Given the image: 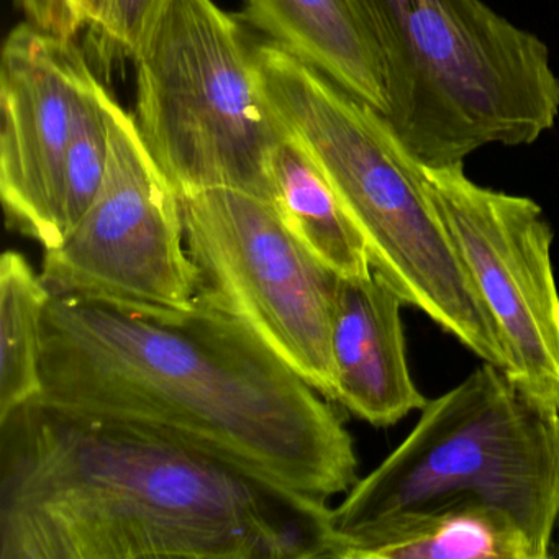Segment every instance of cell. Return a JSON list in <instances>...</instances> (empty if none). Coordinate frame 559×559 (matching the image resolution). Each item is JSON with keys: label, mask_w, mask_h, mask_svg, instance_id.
Segmentation results:
<instances>
[{"label": "cell", "mask_w": 559, "mask_h": 559, "mask_svg": "<svg viewBox=\"0 0 559 559\" xmlns=\"http://www.w3.org/2000/svg\"><path fill=\"white\" fill-rule=\"evenodd\" d=\"M336 558L326 499L37 399L0 418V559Z\"/></svg>", "instance_id": "6da1fadb"}, {"label": "cell", "mask_w": 559, "mask_h": 559, "mask_svg": "<svg viewBox=\"0 0 559 559\" xmlns=\"http://www.w3.org/2000/svg\"><path fill=\"white\" fill-rule=\"evenodd\" d=\"M44 391L329 500L358 483L355 440L323 397L207 294L185 309L51 299Z\"/></svg>", "instance_id": "7a4b0ae2"}, {"label": "cell", "mask_w": 559, "mask_h": 559, "mask_svg": "<svg viewBox=\"0 0 559 559\" xmlns=\"http://www.w3.org/2000/svg\"><path fill=\"white\" fill-rule=\"evenodd\" d=\"M261 83L287 136L322 169L365 238L372 271L484 362L509 365L499 330L402 145L378 110L273 41Z\"/></svg>", "instance_id": "3957f363"}, {"label": "cell", "mask_w": 559, "mask_h": 559, "mask_svg": "<svg viewBox=\"0 0 559 559\" xmlns=\"http://www.w3.org/2000/svg\"><path fill=\"white\" fill-rule=\"evenodd\" d=\"M384 58L388 122L425 165L530 146L559 119L548 45L484 0H356Z\"/></svg>", "instance_id": "277c9868"}, {"label": "cell", "mask_w": 559, "mask_h": 559, "mask_svg": "<svg viewBox=\"0 0 559 559\" xmlns=\"http://www.w3.org/2000/svg\"><path fill=\"white\" fill-rule=\"evenodd\" d=\"M474 499L506 510L552 558L559 523V412L530 401L490 362L427 401L411 433L333 509L346 539L408 512Z\"/></svg>", "instance_id": "5b68a950"}, {"label": "cell", "mask_w": 559, "mask_h": 559, "mask_svg": "<svg viewBox=\"0 0 559 559\" xmlns=\"http://www.w3.org/2000/svg\"><path fill=\"white\" fill-rule=\"evenodd\" d=\"M135 64L133 117L179 198L224 188L273 202L286 133L240 21L214 0H175Z\"/></svg>", "instance_id": "8992f818"}, {"label": "cell", "mask_w": 559, "mask_h": 559, "mask_svg": "<svg viewBox=\"0 0 559 559\" xmlns=\"http://www.w3.org/2000/svg\"><path fill=\"white\" fill-rule=\"evenodd\" d=\"M198 290L238 317L316 391L335 402L332 333L340 276L260 195L211 189L181 199Z\"/></svg>", "instance_id": "52a82bcc"}, {"label": "cell", "mask_w": 559, "mask_h": 559, "mask_svg": "<svg viewBox=\"0 0 559 559\" xmlns=\"http://www.w3.org/2000/svg\"><path fill=\"white\" fill-rule=\"evenodd\" d=\"M109 126L99 194L63 243L45 250L41 281L53 299L185 309L198 296V273L186 248L181 198L135 117L114 97Z\"/></svg>", "instance_id": "ba28073f"}, {"label": "cell", "mask_w": 559, "mask_h": 559, "mask_svg": "<svg viewBox=\"0 0 559 559\" xmlns=\"http://www.w3.org/2000/svg\"><path fill=\"white\" fill-rule=\"evenodd\" d=\"M414 169L506 346V376L559 412V290L555 231L542 205L477 185L464 163Z\"/></svg>", "instance_id": "9c48e42d"}, {"label": "cell", "mask_w": 559, "mask_h": 559, "mask_svg": "<svg viewBox=\"0 0 559 559\" xmlns=\"http://www.w3.org/2000/svg\"><path fill=\"white\" fill-rule=\"evenodd\" d=\"M94 76L73 38L31 22L0 60V199L9 228L45 250L63 243L64 173L78 103Z\"/></svg>", "instance_id": "30bf717a"}, {"label": "cell", "mask_w": 559, "mask_h": 559, "mask_svg": "<svg viewBox=\"0 0 559 559\" xmlns=\"http://www.w3.org/2000/svg\"><path fill=\"white\" fill-rule=\"evenodd\" d=\"M402 307L401 296L374 271L340 277L332 333L335 404L376 428L394 427L427 404L408 368Z\"/></svg>", "instance_id": "8fae6325"}, {"label": "cell", "mask_w": 559, "mask_h": 559, "mask_svg": "<svg viewBox=\"0 0 559 559\" xmlns=\"http://www.w3.org/2000/svg\"><path fill=\"white\" fill-rule=\"evenodd\" d=\"M241 21L388 119V71L356 0H245Z\"/></svg>", "instance_id": "7c38bea8"}, {"label": "cell", "mask_w": 559, "mask_h": 559, "mask_svg": "<svg viewBox=\"0 0 559 559\" xmlns=\"http://www.w3.org/2000/svg\"><path fill=\"white\" fill-rule=\"evenodd\" d=\"M338 559H538L512 515L463 499L378 523L340 548Z\"/></svg>", "instance_id": "4fadbf2b"}, {"label": "cell", "mask_w": 559, "mask_h": 559, "mask_svg": "<svg viewBox=\"0 0 559 559\" xmlns=\"http://www.w3.org/2000/svg\"><path fill=\"white\" fill-rule=\"evenodd\" d=\"M271 179L281 217L326 267L340 277L371 276L365 238L322 169L290 136L274 153Z\"/></svg>", "instance_id": "5bb4252c"}, {"label": "cell", "mask_w": 559, "mask_h": 559, "mask_svg": "<svg viewBox=\"0 0 559 559\" xmlns=\"http://www.w3.org/2000/svg\"><path fill=\"white\" fill-rule=\"evenodd\" d=\"M50 290L27 258H0V418L37 401L44 391V322Z\"/></svg>", "instance_id": "9a60e30c"}, {"label": "cell", "mask_w": 559, "mask_h": 559, "mask_svg": "<svg viewBox=\"0 0 559 559\" xmlns=\"http://www.w3.org/2000/svg\"><path fill=\"white\" fill-rule=\"evenodd\" d=\"M110 97L94 74L78 103L64 173L67 237L90 211L106 178L110 155Z\"/></svg>", "instance_id": "2e32d148"}, {"label": "cell", "mask_w": 559, "mask_h": 559, "mask_svg": "<svg viewBox=\"0 0 559 559\" xmlns=\"http://www.w3.org/2000/svg\"><path fill=\"white\" fill-rule=\"evenodd\" d=\"M175 0H107L106 14L87 45L99 67L139 61L152 47Z\"/></svg>", "instance_id": "e0dca14e"}, {"label": "cell", "mask_w": 559, "mask_h": 559, "mask_svg": "<svg viewBox=\"0 0 559 559\" xmlns=\"http://www.w3.org/2000/svg\"><path fill=\"white\" fill-rule=\"evenodd\" d=\"M15 4L35 27L76 40L83 32L99 27L107 0H15Z\"/></svg>", "instance_id": "ac0fdd59"}, {"label": "cell", "mask_w": 559, "mask_h": 559, "mask_svg": "<svg viewBox=\"0 0 559 559\" xmlns=\"http://www.w3.org/2000/svg\"><path fill=\"white\" fill-rule=\"evenodd\" d=\"M552 558H559V523L556 530L555 546H552Z\"/></svg>", "instance_id": "d6986e66"}]
</instances>
